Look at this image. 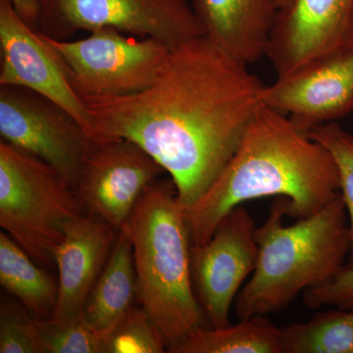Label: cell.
Instances as JSON below:
<instances>
[{
	"label": "cell",
	"mask_w": 353,
	"mask_h": 353,
	"mask_svg": "<svg viewBox=\"0 0 353 353\" xmlns=\"http://www.w3.org/2000/svg\"><path fill=\"white\" fill-rule=\"evenodd\" d=\"M265 85L205 36L176 46L150 88L87 99L101 141H134L171 176L192 208L224 170L261 105Z\"/></svg>",
	"instance_id": "6da1fadb"
},
{
	"label": "cell",
	"mask_w": 353,
	"mask_h": 353,
	"mask_svg": "<svg viewBox=\"0 0 353 353\" xmlns=\"http://www.w3.org/2000/svg\"><path fill=\"white\" fill-rule=\"evenodd\" d=\"M328 150L289 116L262 103L238 150L206 194L185 209L192 245H204L221 220L243 202L285 197L287 215L304 219L340 194Z\"/></svg>",
	"instance_id": "7a4b0ae2"
},
{
	"label": "cell",
	"mask_w": 353,
	"mask_h": 353,
	"mask_svg": "<svg viewBox=\"0 0 353 353\" xmlns=\"http://www.w3.org/2000/svg\"><path fill=\"white\" fill-rule=\"evenodd\" d=\"M288 201L279 196L255 229L256 267L236 299L239 320L278 313L301 292L331 282L352 250L347 208L341 192L326 208L285 226Z\"/></svg>",
	"instance_id": "3957f363"
},
{
	"label": "cell",
	"mask_w": 353,
	"mask_h": 353,
	"mask_svg": "<svg viewBox=\"0 0 353 353\" xmlns=\"http://www.w3.org/2000/svg\"><path fill=\"white\" fill-rule=\"evenodd\" d=\"M123 229L134 252L137 303L152 318L168 347L209 327L192 282V243L174 183H150Z\"/></svg>",
	"instance_id": "277c9868"
},
{
	"label": "cell",
	"mask_w": 353,
	"mask_h": 353,
	"mask_svg": "<svg viewBox=\"0 0 353 353\" xmlns=\"http://www.w3.org/2000/svg\"><path fill=\"white\" fill-rule=\"evenodd\" d=\"M85 213L50 165L0 141V226L39 265L55 263L67 228Z\"/></svg>",
	"instance_id": "5b68a950"
},
{
	"label": "cell",
	"mask_w": 353,
	"mask_h": 353,
	"mask_svg": "<svg viewBox=\"0 0 353 353\" xmlns=\"http://www.w3.org/2000/svg\"><path fill=\"white\" fill-rule=\"evenodd\" d=\"M39 32L83 101L143 92L157 80L172 50L157 39L132 37L113 28H99L74 41Z\"/></svg>",
	"instance_id": "8992f818"
},
{
	"label": "cell",
	"mask_w": 353,
	"mask_h": 353,
	"mask_svg": "<svg viewBox=\"0 0 353 353\" xmlns=\"http://www.w3.org/2000/svg\"><path fill=\"white\" fill-rule=\"evenodd\" d=\"M113 28L175 48L204 36L187 0H41L38 30L67 41L76 32Z\"/></svg>",
	"instance_id": "52a82bcc"
},
{
	"label": "cell",
	"mask_w": 353,
	"mask_h": 353,
	"mask_svg": "<svg viewBox=\"0 0 353 353\" xmlns=\"http://www.w3.org/2000/svg\"><path fill=\"white\" fill-rule=\"evenodd\" d=\"M1 141L50 165L75 190L85 159L99 145L63 108L31 90L0 87Z\"/></svg>",
	"instance_id": "ba28073f"
},
{
	"label": "cell",
	"mask_w": 353,
	"mask_h": 353,
	"mask_svg": "<svg viewBox=\"0 0 353 353\" xmlns=\"http://www.w3.org/2000/svg\"><path fill=\"white\" fill-rule=\"evenodd\" d=\"M254 221L243 205L219 223L210 240L192 246L194 290L210 328L229 326L232 304L259 259Z\"/></svg>",
	"instance_id": "9c48e42d"
},
{
	"label": "cell",
	"mask_w": 353,
	"mask_h": 353,
	"mask_svg": "<svg viewBox=\"0 0 353 353\" xmlns=\"http://www.w3.org/2000/svg\"><path fill=\"white\" fill-rule=\"evenodd\" d=\"M163 172L161 165L134 141L108 139L95 145L85 159L75 192L85 213L120 231L146 188Z\"/></svg>",
	"instance_id": "30bf717a"
},
{
	"label": "cell",
	"mask_w": 353,
	"mask_h": 353,
	"mask_svg": "<svg viewBox=\"0 0 353 353\" xmlns=\"http://www.w3.org/2000/svg\"><path fill=\"white\" fill-rule=\"evenodd\" d=\"M0 87L31 90L63 108L97 143H102L94 118L80 99L50 46L11 4L0 0Z\"/></svg>",
	"instance_id": "8fae6325"
},
{
	"label": "cell",
	"mask_w": 353,
	"mask_h": 353,
	"mask_svg": "<svg viewBox=\"0 0 353 353\" xmlns=\"http://www.w3.org/2000/svg\"><path fill=\"white\" fill-rule=\"evenodd\" d=\"M261 102L304 131L353 111V43L265 85Z\"/></svg>",
	"instance_id": "7c38bea8"
},
{
	"label": "cell",
	"mask_w": 353,
	"mask_h": 353,
	"mask_svg": "<svg viewBox=\"0 0 353 353\" xmlns=\"http://www.w3.org/2000/svg\"><path fill=\"white\" fill-rule=\"evenodd\" d=\"M353 0H292L277 11L266 57L278 78L350 43Z\"/></svg>",
	"instance_id": "4fadbf2b"
},
{
	"label": "cell",
	"mask_w": 353,
	"mask_h": 353,
	"mask_svg": "<svg viewBox=\"0 0 353 353\" xmlns=\"http://www.w3.org/2000/svg\"><path fill=\"white\" fill-rule=\"evenodd\" d=\"M119 230L97 216L83 213L67 228L55 252L59 272L57 306L51 318L81 317L83 304L112 252Z\"/></svg>",
	"instance_id": "5bb4252c"
},
{
	"label": "cell",
	"mask_w": 353,
	"mask_h": 353,
	"mask_svg": "<svg viewBox=\"0 0 353 353\" xmlns=\"http://www.w3.org/2000/svg\"><path fill=\"white\" fill-rule=\"evenodd\" d=\"M204 36L246 65L266 57L277 9L271 0H192Z\"/></svg>",
	"instance_id": "9a60e30c"
},
{
	"label": "cell",
	"mask_w": 353,
	"mask_h": 353,
	"mask_svg": "<svg viewBox=\"0 0 353 353\" xmlns=\"http://www.w3.org/2000/svg\"><path fill=\"white\" fill-rule=\"evenodd\" d=\"M136 303L134 252L126 230L122 228L108 263L83 304L81 318L103 339Z\"/></svg>",
	"instance_id": "2e32d148"
},
{
	"label": "cell",
	"mask_w": 353,
	"mask_h": 353,
	"mask_svg": "<svg viewBox=\"0 0 353 353\" xmlns=\"http://www.w3.org/2000/svg\"><path fill=\"white\" fill-rule=\"evenodd\" d=\"M171 353H284L282 328L265 315L223 328L201 327L169 345Z\"/></svg>",
	"instance_id": "e0dca14e"
},
{
	"label": "cell",
	"mask_w": 353,
	"mask_h": 353,
	"mask_svg": "<svg viewBox=\"0 0 353 353\" xmlns=\"http://www.w3.org/2000/svg\"><path fill=\"white\" fill-rule=\"evenodd\" d=\"M8 234L0 233V283L19 299L32 317L50 318L57 306L58 283Z\"/></svg>",
	"instance_id": "ac0fdd59"
},
{
	"label": "cell",
	"mask_w": 353,
	"mask_h": 353,
	"mask_svg": "<svg viewBox=\"0 0 353 353\" xmlns=\"http://www.w3.org/2000/svg\"><path fill=\"white\" fill-rule=\"evenodd\" d=\"M284 353H353V308H336L282 328Z\"/></svg>",
	"instance_id": "d6986e66"
},
{
	"label": "cell",
	"mask_w": 353,
	"mask_h": 353,
	"mask_svg": "<svg viewBox=\"0 0 353 353\" xmlns=\"http://www.w3.org/2000/svg\"><path fill=\"white\" fill-rule=\"evenodd\" d=\"M31 327L41 353H105L103 339L81 317L65 321L32 317Z\"/></svg>",
	"instance_id": "ffe728a7"
},
{
	"label": "cell",
	"mask_w": 353,
	"mask_h": 353,
	"mask_svg": "<svg viewBox=\"0 0 353 353\" xmlns=\"http://www.w3.org/2000/svg\"><path fill=\"white\" fill-rule=\"evenodd\" d=\"M105 353H162L168 345L150 315L134 305L103 338Z\"/></svg>",
	"instance_id": "44dd1931"
},
{
	"label": "cell",
	"mask_w": 353,
	"mask_h": 353,
	"mask_svg": "<svg viewBox=\"0 0 353 353\" xmlns=\"http://www.w3.org/2000/svg\"><path fill=\"white\" fill-rule=\"evenodd\" d=\"M309 136L328 150L338 168L341 194L347 208L348 224L352 234L350 263L353 264V136L336 121L316 126Z\"/></svg>",
	"instance_id": "7402d4cb"
},
{
	"label": "cell",
	"mask_w": 353,
	"mask_h": 353,
	"mask_svg": "<svg viewBox=\"0 0 353 353\" xmlns=\"http://www.w3.org/2000/svg\"><path fill=\"white\" fill-rule=\"evenodd\" d=\"M0 352L41 353L31 327V317L12 304H2L0 312Z\"/></svg>",
	"instance_id": "603a6c76"
},
{
	"label": "cell",
	"mask_w": 353,
	"mask_h": 353,
	"mask_svg": "<svg viewBox=\"0 0 353 353\" xmlns=\"http://www.w3.org/2000/svg\"><path fill=\"white\" fill-rule=\"evenodd\" d=\"M303 303L310 309L324 306L353 308V264L345 265L331 282L312 288L303 292Z\"/></svg>",
	"instance_id": "cb8c5ba5"
},
{
	"label": "cell",
	"mask_w": 353,
	"mask_h": 353,
	"mask_svg": "<svg viewBox=\"0 0 353 353\" xmlns=\"http://www.w3.org/2000/svg\"><path fill=\"white\" fill-rule=\"evenodd\" d=\"M21 18L31 27L38 30L41 15V0H10Z\"/></svg>",
	"instance_id": "d4e9b609"
},
{
	"label": "cell",
	"mask_w": 353,
	"mask_h": 353,
	"mask_svg": "<svg viewBox=\"0 0 353 353\" xmlns=\"http://www.w3.org/2000/svg\"><path fill=\"white\" fill-rule=\"evenodd\" d=\"M277 10H283L292 3V0H271Z\"/></svg>",
	"instance_id": "484cf974"
},
{
	"label": "cell",
	"mask_w": 353,
	"mask_h": 353,
	"mask_svg": "<svg viewBox=\"0 0 353 353\" xmlns=\"http://www.w3.org/2000/svg\"><path fill=\"white\" fill-rule=\"evenodd\" d=\"M350 43H353V13L352 18V26H350Z\"/></svg>",
	"instance_id": "4316f807"
}]
</instances>
